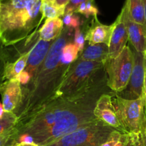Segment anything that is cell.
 <instances>
[{
    "label": "cell",
    "mask_w": 146,
    "mask_h": 146,
    "mask_svg": "<svg viewBox=\"0 0 146 146\" xmlns=\"http://www.w3.org/2000/svg\"><path fill=\"white\" fill-rule=\"evenodd\" d=\"M92 89L46 98L29 115L18 118L17 135L29 134L38 146H46L92 122L96 119L88 99Z\"/></svg>",
    "instance_id": "1"
},
{
    "label": "cell",
    "mask_w": 146,
    "mask_h": 146,
    "mask_svg": "<svg viewBox=\"0 0 146 146\" xmlns=\"http://www.w3.org/2000/svg\"><path fill=\"white\" fill-rule=\"evenodd\" d=\"M43 0H0V41L4 46L25 39L42 21Z\"/></svg>",
    "instance_id": "2"
},
{
    "label": "cell",
    "mask_w": 146,
    "mask_h": 146,
    "mask_svg": "<svg viewBox=\"0 0 146 146\" xmlns=\"http://www.w3.org/2000/svg\"><path fill=\"white\" fill-rule=\"evenodd\" d=\"M104 67V64L96 61H79L74 66H70L61 82L56 87L51 97L65 96L81 90L93 88L96 74Z\"/></svg>",
    "instance_id": "3"
},
{
    "label": "cell",
    "mask_w": 146,
    "mask_h": 146,
    "mask_svg": "<svg viewBox=\"0 0 146 146\" xmlns=\"http://www.w3.org/2000/svg\"><path fill=\"white\" fill-rule=\"evenodd\" d=\"M113 104L125 133H141L146 125V98L125 99L118 95L112 98Z\"/></svg>",
    "instance_id": "4"
},
{
    "label": "cell",
    "mask_w": 146,
    "mask_h": 146,
    "mask_svg": "<svg viewBox=\"0 0 146 146\" xmlns=\"http://www.w3.org/2000/svg\"><path fill=\"white\" fill-rule=\"evenodd\" d=\"M68 30V28L64 29L61 36L51 44L44 63L32 81L33 95L35 94L39 95L41 91L45 90L46 86H48V84L52 82L53 80L58 78L56 76V74L58 73V69L64 66L61 64V58L63 48L67 44V38L70 35L69 31L67 32Z\"/></svg>",
    "instance_id": "5"
},
{
    "label": "cell",
    "mask_w": 146,
    "mask_h": 146,
    "mask_svg": "<svg viewBox=\"0 0 146 146\" xmlns=\"http://www.w3.org/2000/svg\"><path fill=\"white\" fill-rule=\"evenodd\" d=\"M115 130L96 118L46 146H101Z\"/></svg>",
    "instance_id": "6"
},
{
    "label": "cell",
    "mask_w": 146,
    "mask_h": 146,
    "mask_svg": "<svg viewBox=\"0 0 146 146\" xmlns=\"http://www.w3.org/2000/svg\"><path fill=\"white\" fill-rule=\"evenodd\" d=\"M133 64V54L128 46L117 57L108 58L104 64L108 86L115 92H121L125 89L132 74Z\"/></svg>",
    "instance_id": "7"
},
{
    "label": "cell",
    "mask_w": 146,
    "mask_h": 146,
    "mask_svg": "<svg viewBox=\"0 0 146 146\" xmlns=\"http://www.w3.org/2000/svg\"><path fill=\"white\" fill-rule=\"evenodd\" d=\"M134 64L132 74L127 90L124 94V98L129 100H135L144 96V82L146 71L145 54L138 52L133 47Z\"/></svg>",
    "instance_id": "8"
},
{
    "label": "cell",
    "mask_w": 146,
    "mask_h": 146,
    "mask_svg": "<svg viewBox=\"0 0 146 146\" xmlns=\"http://www.w3.org/2000/svg\"><path fill=\"white\" fill-rule=\"evenodd\" d=\"M94 114L108 126L122 133H125L115 112L112 101V96L108 94H102L96 102Z\"/></svg>",
    "instance_id": "9"
},
{
    "label": "cell",
    "mask_w": 146,
    "mask_h": 146,
    "mask_svg": "<svg viewBox=\"0 0 146 146\" xmlns=\"http://www.w3.org/2000/svg\"><path fill=\"white\" fill-rule=\"evenodd\" d=\"M128 41V30L124 20V11L122 9L113 23V30L108 46V58H113L118 56L126 46Z\"/></svg>",
    "instance_id": "10"
},
{
    "label": "cell",
    "mask_w": 146,
    "mask_h": 146,
    "mask_svg": "<svg viewBox=\"0 0 146 146\" xmlns=\"http://www.w3.org/2000/svg\"><path fill=\"white\" fill-rule=\"evenodd\" d=\"M0 94L5 112H14L21 104L22 89L21 84L17 79L4 81L0 88Z\"/></svg>",
    "instance_id": "11"
},
{
    "label": "cell",
    "mask_w": 146,
    "mask_h": 146,
    "mask_svg": "<svg viewBox=\"0 0 146 146\" xmlns=\"http://www.w3.org/2000/svg\"><path fill=\"white\" fill-rule=\"evenodd\" d=\"M52 43L38 39L34 46L30 49L27 65L24 71L31 77V81L36 76L38 69L44 63Z\"/></svg>",
    "instance_id": "12"
},
{
    "label": "cell",
    "mask_w": 146,
    "mask_h": 146,
    "mask_svg": "<svg viewBox=\"0 0 146 146\" xmlns=\"http://www.w3.org/2000/svg\"><path fill=\"white\" fill-rule=\"evenodd\" d=\"M123 9L124 11V20L128 34V40L132 46L138 52L146 53V27L144 24L135 22L129 18L127 9L124 4Z\"/></svg>",
    "instance_id": "13"
},
{
    "label": "cell",
    "mask_w": 146,
    "mask_h": 146,
    "mask_svg": "<svg viewBox=\"0 0 146 146\" xmlns=\"http://www.w3.org/2000/svg\"><path fill=\"white\" fill-rule=\"evenodd\" d=\"M95 19V22L93 23L91 28L88 30L85 36V40L88 41L89 45L104 44L109 46L111 35L113 30V24L111 25L102 24Z\"/></svg>",
    "instance_id": "14"
},
{
    "label": "cell",
    "mask_w": 146,
    "mask_h": 146,
    "mask_svg": "<svg viewBox=\"0 0 146 146\" xmlns=\"http://www.w3.org/2000/svg\"><path fill=\"white\" fill-rule=\"evenodd\" d=\"M64 30V22L61 18L46 19L44 25L38 31L39 38L46 41H51L58 38Z\"/></svg>",
    "instance_id": "15"
},
{
    "label": "cell",
    "mask_w": 146,
    "mask_h": 146,
    "mask_svg": "<svg viewBox=\"0 0 146 146\" xmlns=\"http://www.w3.org/2000/svg\"><path fill=\"white\" fill-rule=\"evenodd\" d=\"M108 58V46L104 44L89 45L84 50L80 59L104 64Z\"/></svg>",
    "instance_id": "16"
},
{
    "label": "cell",
    "mask_w": 146,
    "mask_h": 146,
    "mask_svg": "<svg viewBox=\"0 0 146 146\" xmlns=\"http://www.w3.org/2000/svg\"><path fill=\"white\" fill-rule=\"evenodd\" d=\"M29 51V50L23 53L14 62H7L4 72V81L16 79L17 76L24 71L27 65Z\"/></svg>",
    "instance_id": "17"
},
{
    "label": "cell",
    "mask_w": 146,
    "mask_h": 146,
    "mask_svg": "<svg viewBox=\"0 0 146 146\" xmlns=\"http://www.w3.org/2000/svg\"><path fill=\"white\" fill-rule=\"evenodd\" d=\"M126 7L129 18L138 24H145V15L143 0H126Z\"/></svg>",
    "instance_id": "18"
},
{
    "label": "cell",
    "mask_w": 146,
    "mask_h": 146,
    "mask_svg": "<svg viewBox=\"0 0 146 146\" xmlns=\"http://www.w3.org/2000/svg\"><path fill=\"white\" fill-rule=\"evenodd\" d=\"M41 13L43 19L60 18V17H63L65 14V7H58L54 2L43 0L41 4Z\"/></svg>",
    "instance_id": "19"
},
{
    "label": "cell",
    "mask_w": 146,
    "mask_h": 146,
    "mask_svg": "<svg viewBox=\"0 0 146 146\" xmlns=\"http://www.w3.org/2000/svg\"><path fill=\"white\" fill-rule=\"evenodd\" d=\"M79 49L74 43H67L64 47L61 58V64L64 66H70L78 57Z\"/></svg>",
    "instance_id": "20"
},
{
    "label": "cell",
    "mask_w": 146,
    "mask_h": 146,
    "mask_svg": "<svg viewBox=\"0 0 146 146\" xmlns=\"http://www.w3.org/2000/svg\"><path fill=\"white\" fill-rule=\"evenodd\" d=\"M115 146H143L142 133L138 134L123 133Z\"/></svg>",
    "instance_id": "21"
},
{
    "label": "cell",
    "mask_w": 146,
    "mask_h": 146,
    "mask_svg": "<svg viewBox=\"0 0 146 146\" xmlns=\"http://www.w3.org/2000/svg\"><path fill=\"white\" fill-rule=\"evenodd\" d=\"M18 122V116L14 112H5L0 119V135L15 128Z\"/></svg>",
    "instance_id": "22"
},
{
    "label": "cell",
    "mask_w": 146,
    "mask_h": 146,
    "mask_svg": "<svg viewBox=\"0 0 146 146\" xmlns=\"http://www.w3.org/2000/svg\"><path fill=\"white\" fill-rule=\"evenodd\" d=\"M76 13H79L85 16L87 19L90 17H94V18H97V15L98 14V9L96 6L94 4V1H88L82 3Z\"/></svg>",
    "instance_id": "23"
},
{
    "label": "cell",
    "mask_w": 146,
    "mask_h": 146,
    "mask_svg": "<svg viewBox=\"0 0 146 146\" xmlns=\"http://www.w3.org/2000/svg\"><path fill=\"white\" fill-rule=\"evenodd\" d=\"M63 22L64 24L66 27V28L69 29H72L79 28L80 25L81 24V18L79 16L76 14V13H68L66 14L63 16Z\"/></svg>",
    "instance_id": "24"
},
{
    "label": "cell",
    "mask_w": 146,
    "mask_h": 146,
    "mask_svg": "<svg viewBox=\"0 0 146 146\" xmlns=\"http://www.w3.org/2000/svg\"><path fill=\"white\" fill-rule=\"evenodd\" d=\"M17 133L18 132L15 126L11 131L0 135V146H12L14 144Z\"/></svg>",
    "instance_id": "25"
},
{
    "label": "cell",
    "mask_w": 146,
    "mask_h": 146,
    "mask_svg": "<svg viewBox=\"0 0 146 146\" xmlns=\"http://www.w3.org/2000/svg\"><path fill=\"white\" fill-rule=\"evenodd\" d=\"M4 46L0 41V88L5 81L4 78V72L7 61H6V54L4 52Z\"/></svg>",
    "instance_id": "26"
},
{
    "label": "cell",
    "mask_w": 146,
    "mask_h": 146,
    "mask_svg": "<svg viewBox=\"0 0 146 146\" xmlns=\"http://www.w3.org/2000/svg\"><path fill=\"white\" fill-rule=\"evenodd\" d=\"M74 44L78 47L80 52H82L84 50V46H85V36L84 34L81 32L79 28L75 29L74 32Z\"/></svg>",
    "instance_id": "27"
},
{
    "label": "cell",
    "mask_w": 146,
    "mask_h": 146,
    "mask_svg": "<svg viewBox=\"0 0 146 146\" xmlns=\"http://www.w3.org/2000/svg\"><path fill=\"white\" fill-rule=\"evenodd\" d=\"M94 0H69L65 7V14L68 13H76V10L82 3Z\"/></svg>",
    "instance_id": "28"
},
{
    "label": "cell",
    "mask_w": 146,
    "mask_h": 146,
    "mask_svg": "<svg viewBox=\"0 0 146 146\" xmlns=\"http://www.w3.org/2000/svg\"><path fill=\"white\" fill-rule=\"evenodd\" d=\"M123 133L121 131H118L115 130L113 132L111 133L108 139L104 143H103L101 146H115L118 142L119 141L121 135Z\"/></svg>",
    "instance_id": "29"
},
{
    "label": "cell",
    "mask_w": 146,
    "mask_h": 146,
    "mask_svg": "<svg viewBox=\"0 0 146 146\" xmlns=\"http://www.w3.org/2000/svg\"><path fill=\"white\" fill-rule=\"evenodd\" d=\"M16 79L20 83L21 85H26L31 81V77L26 71H23L21 74H19Z\"/></svg>",
    "instance_id": "30"
},
{
    "label": "cell",
    "mask_w": 146,
    "mask_h": 146,
    "mask_svg": "<svg viewBox=\"0 0 146 146\" xmlns=\"http://www.w3.org/2000/svg\"><path fill=\"white\" fill-rule=\"evenodd\" d=\"M69 0H55L54 3L58 7H66Z\"/></svg>",
    "instance_id": "31"
},
{
    "label": "cell",
    "mask_w": 146,
    "mask_h": 146,
    "mask_svg": "<svg viewBox=\"0 0 146 146\" xmlns=\"http://www.w3.org/2000/svg\"><path fill=\"white\" fill-rule=\"evenodd\" d=\"M12 146H38L36 143H32V144H24V143H15Z\"/></svg>",
    "instance_id": "32"
},
{
    "label": "cell",
    "mask_w": 146,
    "mask_h": 146,
    "mask_svg": "<svg viewBox=\"0 0 146 146\" xmlns=\"http://www.w3.org/2000/svg\"><path fill=\"white\" fill-rule=\"evenodd\" d=\"M4 113H5V111H4V106H3L2 103L0 102V119L4 116Z\"/></svg>",
    "instance_id": "33"
},
{
    "label": "cell",
    "mask_w": 146,
    "mask_h": 146,
    "mask_svg": "<svg viewBox=\"0 0 146 146\" xmlns=\"http://www.w3.org/2000/svg\"><path fill=\"white\" fill-rule=\"evenodd\" d=\"M143 7H144V15H145V24L146 27V0H143Z\"/></svg>",
    "instance_id": "34"
},
{
    "label": "cell",
    "mask_w": 146,
    "mask_h": 146,
    "mask_svg": "<svg viewBox=\"0 0 146 146\" xmlns=\"http://www.w3.org/2000/svg\"><path fill=\"white\" fill-rule=\"evenodd\" d=\"M142 137L143 141V146H146V133L144 131L142 133Z\"/></svg>",
    "instance_id": "35"
},
{
    "label": "cell",
    "mask_w": 146,
    "mask_h": 146,
    "mask_svg": "<svg viewBox=\"0 0 146 146\" xmlns=\"http://www.w3.org/2000/svg\"><path fill=\"white\" fill-rule=\"evenodd\" d=\"M144 96L146 98V71L145 76V82H144Z\"/></svg>",
    "instance_id": "36"
},
{
    "label": "cell",
    "mask_w": 146,
    "mask_h": 146,
    "mask_svg": "<svg viewBox=\"0 0 146 146\" xmlns=\"http://www.w3.org/2000/svg\"><path fill=\"white\" fill-rule=\"evenodd\" d=\"M44 1H50V2H54V1H55V0H44Z\"/></svg>",
    "instance_id": "37"
},
{
    "label": "cell",
    "mask_w": 146,
    "mask_h": 146,
    "mask_svg": "<svg viewBox=\"0 0 146 146\" xmlns=\"http://www.w3.org/2000/svg\"><path fill=\"white\" fill-rule=\"evenodd\" d=\"M144 132H145V133H146V125H145V131H144Z\"/></svg>",
    "instance_id": "38"
},
{
    "label": "cell",
    "mask_w": 146,
    "mask_h": 146,
    "mask_svg": "<svg viewBox=\"0 0 146 146\" xmlns=\"http://www.w3.org/2000/svg\"><path fill=\"white\" fill-rule=\"evenodd\" d=\"M145 58H146V53H145Z\"/></svg>",
    "instance_id": "39"
}]
</instances>
